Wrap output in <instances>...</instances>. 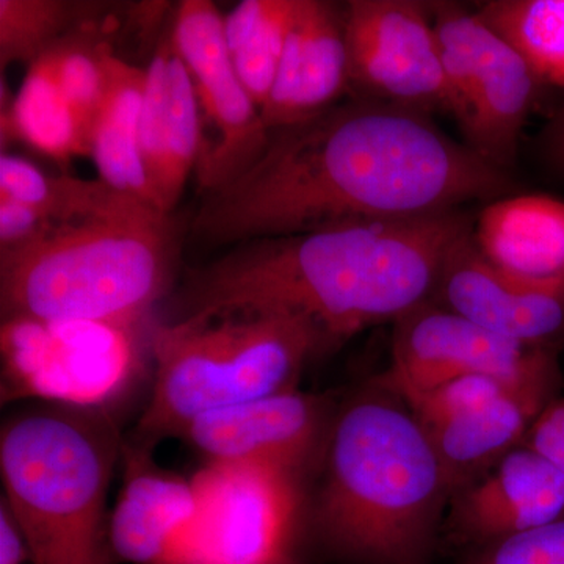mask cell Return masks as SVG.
Wrapping results in <instances>:
<instances>
[{
    "label": "cell",
    "mask_w": 564,
    "mask_h": 564,
    "mask_svg": "<svg viewBox=\"0 0 564 564\" xmlns=\"http://www.w3.org/2000/svg\"><path fill=\"white\" fill-rule=\"evenodd\" d=\"M511 173L448 137L430 115L348 98L270 131L261 155L192 221L207 245H239L339 223L463 209L513 193Z\"/></svg>",
    "instance_id": "1"
},
{
    "label": "cell",
    "mask_w": 564,
    "mask_h": 564,
    "mask_svg": "<svg viewBox=\"0 0 564 564\" xmlns=\"http://www.w3.org/2000/svg\"><path fill=\"white\" fill-rule=\"evenodd\" d=\"M474 221L456 209L339 223L234 245L191 274L176 321L237 313L302 315L332 348L433 302L448 256L474 231Z\"/></svg>",
    "instance_id": "2"
},
{
    "label": "cell",
    "mask_w": 564,
    "mask_h": 564,
    "mask_svg": "<svg viewBox=\"0 0 564 564\" xmlns=\"http://www.w3.org/2000/svg\"><path fill=\"white\" fill-rule=\"evenodd\" d=\"M304 524L344 564H430L451 488L429 434L375 383L337 406Z\"/></svg>",
    "instance_id": "3"
},
{
    "label": "cell",
    "mask_w": 564,
    "mask_h": 564,
    "mask_svg": "<svg viewBox=\"0 0 564 564\" xmlns=\"http://www.w3.org/2000/svg\"><path fill=\"white\" fill-rule=\"evenodd\" d=\"M174 258L170 215L135 198L62 223L0 254L2 321L137 329L165 295Z\"/></svg>",
    "instance_id": "4"
},
{
    "label": "cell",
    "mask_w": 564,
    "mask_h": 564,
    "mask_svg": "<svg viewBox=\"0 0 564 564\" xmlns=\"http://www.w3.org/2000/svg\"><path fill=\"white\" fill-rule=\"evenodd\" d=\"M122 445L101 408L46 402L3 422L2 505L32 564H113L107 496Z\"/></svg>",
    "instance_id": "5"
},
{
    "label": "cell",
    "mask_w": 564,
    "mask_h": 564,
    "mask_svg": "<svg viewBox=\"0 0 564 564\" xmlns=\"http://www.w3.org/2000/svg\"><path fill=\"white\" fill-rule=\"evenodd\" d=\"M326 348L318 326L302 315L237 313L159 326L139 444L150 448L181 436L199 415L296 389L307 361Z\"/></svg>",
    "instance_id": "6"
},
{
    "label": "cell",
    "mask_w": 564,
    "mask_h": 564,
    "mask_svg": "<svg viewBox=\"0 0 564 564\" xmlns=\"http://www.w3.org/2000/svg\"><path fill=\"white\" fill-rule=\"evenodd\" d=\"M448 88V113L467 147L511 173L541 88L524 55L477 11L454 2L430 3Z\"/></svg>",
    "instance_id": "7"
},
{
    "label": "cell",
    "mask_w": 564,
    "mask_h": 564,
    "mask_svg": "<svg viewBox=\"0 0 564 564\" xmlns=\"http://www.w3.org/2000/svg\"><path fill=\"white\" fill-rule=\"evenodd\" d=\"M196 513L169 564H261L292 556L304 525L302 477L254 463H207Z\"/></svg>",
    "instance_id": "8"
},
{
    "label": "cell",
    "mask_w": 564,
    "mask_h": 564,
    "mask_svg": "<svg viewBox=\"0 0 564 564\" xmlns=\"http://www.w3.org/2000/svg\"><path fill=\"white\" fill-rule=\"evenodd\" d=\"M345 40L351 98L430 115L451 111L430 3L350 0Z\"/></svg>",
    "instance_id": "9"
},
{
    "label": "cell",
    "mask_w": 564,
    "mask_h": 564,
    "mask_svg": "<svg viewBox=\"0 0 564 564\" xmlns=\"http://www.w3.org/2000/svg\"><path fill=\"white\" fill-rule=\"evenodd\" d=\"M170 40L191 73L203 124L207 121L214 131L196 165L199 187L214 192L236 180L261 155L270 131L234 68L225 17L214 2H182Z\"/></svg>",
    "instance_id": "10"
},
{
    "label": "cell",
    "mask_w": 564,
    "mask_h": 564,
    "mask_svg": "<svg viewBox=\"0 0 564 564\" xmlns=\"http://www.w3.org/2000/svg\"><path fill=\"white\" fill-rule=\"evenodd\" d=\"M554 366L555 348L516 343L430 302L393 323L391 362L375 383L410 403L470 375L521 380Z\"/></svg>",
    "instance_id": "11"
},
{
    "label": "cell",
    "mask_w": 564,
    "mask_h": 564,
    "mask_svg": "<svg viewBox=\"0 0 564 564\" xmlns=\"http://www.w3.org/2000/svg\"><path fill=\"white\" fill-rule=\"evenodd\" d=\"M133 332L95 323L3 321V358L18 388L55 403L99 408L132 370Z\"/></svg>",
    "instance_id": "12"
},
{
    "label": "cell",
    "mask_w": 564,
    "mask_h": 564,
    "mask_svg": "<svg viewBox=\"0 0 564 564\" xmlns=\"http://www.w3.org/2000/svg\"><path fill=\"white\" fill-rule=\"evenodd\" d=\"M337 406L291 389L199 415L181 436L207 463H254L299 475L321 466Z\"/></svg>",
    "instance_id": "13"
},
{
    "label": "cell",
    "mask_w": 564,
    "mask_h": 564,
    "mask_svg": "<svg viewBox=\"0 0 564 564\" xmlns=\"http://www.w3.org/2000/svg\"><path fill=\"white\" fill-rule=\"evenodd\" d=\"M473 232L448 256L433 302L507 339L556 350L564 337V276L505 272L481 254Z\"/></svg>",
    "instance_id": "14"
},
{
    "label": "cell",
    "mask_w": 564,
    "mask_h": 564,
    "mask_svg": "<svg viewBox=\"0 0 564 564\" xmlns=\"http://www.w3.org/2000/svg\"><path fill=\"white\" fill-rule=\"evenodd\" d=\"M564 519V473L524 444L451 497L443 533L463 552Z\"/></svg>",
    "instance_id": "15"
},
{
    "label": "cell",
    "mask_w": 564,
    "mask_h": 564,
    "mask_svg": "<svg viewBox=\"0 0 564 564\" xmlns=\"http://www.w3.org/2000/svg\"><path fill=\"white\" fill-rule=\"evenodd\" d=\"M350 95L345 7L328 0H299L274 77L261 109L269 131L288 128L344 101Z\"/></svg>",
    "instance_id": "16"
},
{
    "label": "cell",
    "mask_w": 564,
    "mask_h": 564,
    "mask_svg": "<svg viewBox=\"0 0 564 564\" xmlns=\"http://www.w3.org/2000/svg\"><path fill=\"white\" fill-rule=\"evenodd\" d=\"M203 121L187 66L172 40L162 43L147 68L140 148L152 192L163 214L176 207L198 165Z\"/></svg>",
    "instance_id": "17"
},
{
    "label": "cell",
    "mask_w": 564,
    "mask_h": 564,
    "mask_svg": "<svg viewBox=\"0 0 564 564\" xmlns=\"http://www.w3.org/2000/svg\"><path fill=\"white\" fill-rule=\"evenodd\" d=\"M562 372L543 375L425 429L452 496L525 444L533 423L558 397Z\"/></svg>",
    "instance_id": "18"
},
{
    "label": "cell",
    "mask_w": 564,
    "mask_h": 564,
    "mask_svg": "<svg viewBox=\"0 0 564 564\" xmlns=\"http://www.w3.org/2000/svg\"><path fill=\"white\" fill-rule=\"evenodd\" d=\"M124 481L110 513L117 560L169 564L196 513L192 480L152 463L144 445H122Z\"/></svg>",
    "instance_id": "19"
},
{
    "label": "cell",
    "mask_w": 564,
    "mask_h": 564,
    "mask_svg": "<svg viewBox=\"0 0 564 564\" xmlns=\"http://www.w3.org/2000/svg\"><path fill=\"white\" fill-rule=\"evenodd\" d=\"M474 242L494 265L530 278L564 276V202L541 193L486 203L474 221Z\"/></svg>",
    "instance_id": "20"
},
{
    "label": "cell",
    "mask_w": 564,
    "mask_h": 564,
    "mask_svg": "<svg viewBox=\"0 0 564 564\" xmlns=\"http://www.w3.org/2000/svg\"><path fill=\"white\" fill-rule=\"evenodd\" d=\"M147 69L107 54L106 87L91 129L90 155L99 180L113 191L159 209L140 148ZM162 212V210H161Z\"/></svg>",
    "instance_id": "21"
},
{
    "label": "cell",
    "mask_w": 564,
    "mask_h": 564,
    "mask_svg": "<svg viewBox=\"0 0 564 564\" xmlns=\"http://www.w3.org/2000/svg\"><path fill=\"white\" fill-rule=\"evenodd\" d=\"M20 140L57 162L90 155L91 137L70 109L50 52L32 63L20 91L2 113V140Z\"/></svg>",
    "instance_id": "22"
},
{
    "label": "cell",
    "mask_w": 564,
    "mask_h": 564,
    "mask_svg": "<svg viewBox=\"0 0 564 564\" xmlns=\"http://www.w3.org/2000/svg\"><path fill=\"white\" fill-rule=\"evenodd\" d=\"M299 0H243L225 17L234 68L262 109L284 52Z\"/></svg>",
    "instance_id": "23"
},
{
    "label": "cell",
    "mask_w": 564,
    "mask_h": 564,
    "mask_svg": "<svg viewBox=\"0 0 564 564\" xmlns=\"http://www.w3.org/2000/svg\"><path fill=\"white\" fill-rule=\"evenodd\" d=\"M475 11L524 55L541 87L564 91V0H486Z\"/></svg>",
    "instance_id": "24"
},
{
    "label": "cell",
    "mask_w": 564,
    "mask_h": 564,
    "mask_svg": "<svg viewBox=\"0 0 564 564\" xmlns=\"http://www.w3.org/2000/svg\"><path fill=\"white\" fill-rule=\"evenodd\" d=\"M0 196L28 204L57 225L117 209L132 198L101 180L52 176L25 159L10 154L0 158Z\"/></svg>",
    "instance_id": "25"
},
{
    "label": "cell",
    "mask_w": 564,
    "mask_h": 564,
    "mask_svg": "<svg viewBox=\"0 0 564 564\" xmlns=\"http://www.w3.org/2000/svg\"><path fill=\"white\" fill-rule=\"evenodd\" d=\"M80 6L63 0H0V66L39 61L76 32Z\"/></svg>",
    "instance_id": "26"
},
{
    "label": "cell",
    "mask_w": 564,
    "mask_h": 564,
    "mask_svg": "<svg viewBox=\"0 0 564 564\" xmlns=\"http://www.w3.org/2000/svg\"><path fill=\"white\" fill-rule=\"evenodd\" d=\"M47 52L58 87L91 137L93 122L106 87L109 46L76 31Z\"/></svg>",
    "instance_id": "27"
},
{
    "label": "cell",
    "mask_w": 564,
    "mask_h": 564,
    "mask_svg": "<svg viewBox=\"0 0 564 564\" xmlns=\"http://www.w3.org/2000/svg\"><path fill=\"white\" fill-rule=\"evenodd\" d=\"M459 564H564V519L463 552Z\"/></svg>",
    "instance_id": "28"
},
{
    "label": "cell",
    "mask_w": 564,
    "mask_h": 564,
    "mask_svg": "<svg viewBox=\"0 0 564 564\" xmlns=\"http://www.w3.org/2000/svg\"><path fill=\"white\" fill-rule=\"evenodd\" d=\"M54 226L57 223L28 204L0 196V254L28 247Z\"/></svg>",
    "instance_id": "29"
},
{
    "label": "cell",
    "mask_w": 564,
    "mask_h": 564,
    "mask_svg": "<svg viewBox=\"0 0 564 564\" xmlns=\"http://www.w3.org/2000/svg\"><path fill=\"white\" fill-rule=\"evenodd\" d=\"M525 444L564 473V395L556 397L533 423Z\"/></svg>",
    "instance_id": "30"
},
{
    "label": "cell",
    "mask_w": 564,
    "mask_h": 564,
    "mask_svg": "<svg viewBox=\"0 0 564 564\" xmlns=\"http://www.w3.org/2000/svg\"><path fill=\"white\" fill-rule=\"evenodd\" d=\"M28 562H32L28 544L9 510L0 505V564H28Z\"/></svg>",
    "instance_id": "31"
},
{
    "label": "cell",
    "mask_w": 564,
    "mask_h": 564,
    "mask_svg": "<svg viewBox=\"0 0 564 564\" xmlns=\"http://www.w3.org/2000/svg\"><path fill=\"white\" fill-rule=\"evenodd\" d=\"M541 155L549 169L564 180V106L541 133Z\"/></svg>",
    "instance_id": "32"
},
{
    "label": "cell",
    "mask_w": 564,
    "mask_h": 564,
    "mask_svg": "<svg viewBox=\"0 0 564 564\" xmlns=\"http://www.w3.org/2000/svg\"><path fill=\"white\" fill-rule=\"evenodd\" d=\"M261 564H302L295 556H284V558L272 560V562H265Z\"/></svg>",
    "instance_id": "33"
}]
</instances>
